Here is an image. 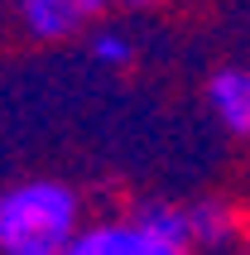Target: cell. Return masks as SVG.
Wrapping results in <instances>:
<instances>
[{"mask_svg":"<svg viewBox=\"0 0 250 255\" xmlns=\"http://www.w3.org/2000/svg\"><path fill=\"white\" fill-rule=\"evenodd\" d=\"M87 53H92L97 68H130L135 63V39L121 24H97L87 34Z\"/></svg>","mask_w":250,"mask_h":255,"instance_id":"52a82bcc","label":"cell"},{"mask_svg":"<svg viewBox=\"0 0 250 255\" xmlns=\"http://www.w3.org/2000/svg\"><path fill=\"white\" fill-rule=\"evenodd\" d=\"M188 227H193V255H226L246 241L241 212L226 198H197L188 202Z\"/></svg>","mask_w":250,"mask_h":255,"instance_id":"5b68a950","label":"cell"},{"mask_svg":"<svg viewBox=\"0 0 250 255\" xmlns=\"http://www.w3.org/2000/svg\"><path fill=\"white\" fill-rule=\"evenodd\" d=\"M82 227V193L63 178L0 188V255H63Z\"/></svg>","mask_w":250,"mask_h":255,"instance_id":"6da1fadb","label":"cell"},{"mask_svg":"<svg viewBox=\"0 0 250 255\" xmlns=\"http://www.w3.org/2000/svg\"><path fill=\"white\" fill-rule=\"evenodd\" d=\"M241 255H250V227H246V241H241Z\"/></svg>","mask_w":250,"mask_h":255,"instance_id":"9c48e42d","label":"cell"},{"mask_svg":"<svg viewBox=\"0 0 250 255\" xmlns=\"http://www.w3.org/2000/svg\"><path fill=\"white\" fill-rule=\"evenodd\" d=\"M116 5H164V0H116Z\"/></svg>","mask_w":250,"mask_h":255,"instance_id":"ba28073f","label":"cell"},{"mask_svg":"<svg viewBox=\"0 0 250 255\" xmlns=\"http://www.w3.org/2000/svg\"><path fill=\"white\" fill-rule=\"evenodd\" d=\"M63 255H188V251H173V246L154 241L130 222V217H97L77 231V241L68 246Z\"/></svg>","mask_w":250,"mask_h":255,"instance_id":"3957f363","label":"cell"},{"mask_svg":"<svg viewBox=\"0 0 250 255\" xmlns=\"http://www.w3.org/2000/svg\"><path fill=\"white\" fill-rule=\"evenodd\" d=\"M207 111L217 116V126L236 140H250V68L226 63L207 77Z\"/></svg>","mask_w":250,"mask_h":255,"instance_id":"277c9868","label":"cell"},{"mask_svg":"<svg viewBox=\"0 0 250 255\" xmlns=\"http://www.w3.org/2000/svg\"><path fill=\"white\" fill-rule=\"evenodd\" d=\"M116 0H19V29L34 43H63L97 29V14H106Z\"/></svg>","mask_w":250,"mask_h":255,"instance_id":"7a4b0ae2","label":"cell"},{"mask_svg":"<svg viewBox=\"0 0 250 255\" xmlns=\"http://www.w3.org/2000/svg\"><path fill=\"white\" fill-rule=\"evenodd\" d=\"M125 217L135 222L144 236L173 246V251L193 255V227H188V202H164V198H139L125 207Z\"/></svg>","mask_w":250,"mask_h":255,"instance_id":"8992f818","label":"cell"}]
</instances>
